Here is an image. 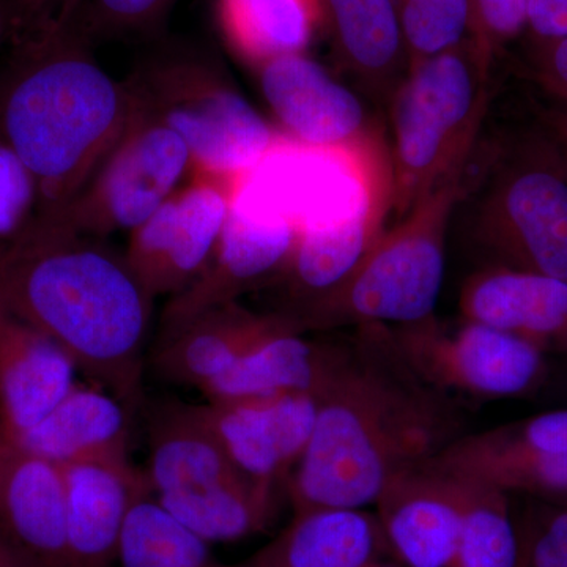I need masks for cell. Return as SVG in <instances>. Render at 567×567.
Here are the masks:
<instances>
[{
    "instance_id": "cell-13",
    "label": "cell",
    "mask_w": 567,
    "mask_h": 567,
    "mask_svg": "<svg viewBox=\"0 0 567 567\" xmlns=\"http://www.w3.org/2000/svg\"><path fill=\"white\" fill-rule=\"evenodd\" d=\"M257 71L279 132L298 144L342 152L383 140L358 96L306 52L276 59Z\"/></svg>"
},
{
    "instance_id": "cell-40",
    "label": "cell",
    "mask_w": 567,
    "mask_h": 567,
    "mask_svg": "<svg viewBox=\"0 0 567 567\" xmlns=\"http://www.w3.org/2000/svg\"><path fill=\"white\" fill-rule=\"evenodd\" d=\"M547 130L567 134V110H550L544 114Z\"/></svg>"
},
{
    "instance_id": "cell-26",
    "label": "cell",
    "mask_w": 567,
    "mask_h": 567,
    "mask_svg": "<svg viewBox=\"0 0 567 567\" xmlns=\"http://www.w3.org/2000/svg\"><path fill=\"white\" fill-rule=\"evenodd\" d=\"M322 360L323 342L306 339L297 320L281 312L278 323L203 393L207 401L216 402L312 391L319 382Z\"/></svg>"
},
{
    "instance_id": "cell-5",
    "label": "cell",
    "mask_w": 567,
    "mask_h": 567,
    "mask_svg": "<svg viewBox=\"0 0 567 567\" xmlns=\"http://www.w3.org/2000/svg\"><path fill=\"white\" fill-rule=\"evenodd\" d=\"M492 63L466 39L406 70L393 96V213L399 219L466 169L488 104Z\"/></svg>"
},
{
    "instance_id": "cell-6",
    "label": "cell",
    "mask_w": 567,
    "mask_h": 567,
    "mask_svg": "<svg viewBox=\"0 0 567 567\" xmlns=\"http://www.w3.org/2000/svg\"><path fill=\"white\" fill-rule=\"evenodd\" d=\"M130 85L137 102L185 142L197 177L238 185L286 144V134L200 55H164Z\"/></svg>"
},
{
    "instance_id": "cell-24",
    "label": "cell",
    "mask_w": 567,
    "mask_h": 567,
    "mask_svg": "<svg viewBox=\"0 0 567 567\" xmlns=\"http://www.w3.org/2000/svg\"><path fill=\"white\" fill-rule=\"evenodd\" d=\"M132 410L110 391L76 383L17 445L65 466L128 457Z\"/></svg>"
},
{
    "instance_id": "cell-1",
    "label": "cell",
    "mask_w": 567,
    "mask_h": 567,
    "mask_svg": "<svg viewBox=\"0 0 567 567\" xmlns=\"http://www.w3.org/2000/svg\"><path fill=\"white\" fill-rule=\"evenodd\" d=\"M311 442L287 483L293 513L374 506L391 480L429 464L461 431L454 398L417 374L391 327L323 342Z\"/></svg>"
},
{
    "instance_id": "cell-22",
    "label": "cell",
    "mask_w": 567,
    "mask_h": 567,
    "mask_svg": "<svg viewBox=\"0 0 567 567\" xmlns=\"http://www.w3.org/2000/svg\"><path fill=\"white\" fill-rule=\"evenodd\" d=\"M391 212L393 186H385L349 215L298 229L289 262L279 276L289 284L295 305L344 281L385 233Z\"/></svg>"
},
{
    "instance_id": "cell-14",
    "label": "cell",
    "mask_w": 567,
    "mask_h": 567,
    "mask_svg": "<svg viewBox=\"0 0 567 567\" xmlns=\"http://www.w3.org/2000/svg\"><path fill=\"white\" fill-rule=\"evenodd\" d=\"M204 409L238 472L287 494V483L315 432V391L208 401Z\"/></svg>"
},
{
    "instance_id": "cell-32",
    "label": "cell",
    "mask_w": 567,
    "mask_h": 567,
    "mask_svg": "<svg viewBox=\"0 0 567 567\" xmlns=\"http://www.w3.org/2000/svg\"><path fill=\"white\" fill-rule=\"evenodd\" d=\"M516 514L520 567H567V502L528 496Z\"/></svg>"
},
{
    "instance_id": "cell-35",
    "label": "cell",
    "mask_w": 567,
    "mask_h": 567,
    "mask_svg": "<svg viewBox=\"0 0 567 567\" xmlns=\"http://www.w3.org/2000/svg\"><path fill=\"white\" fill-rule=\"evenodd\" d=\"M35 210V182L20 156L0 140V240L20 234Z\"/></svg>"
},
{
    "instance_id": "cell-27",
    "label": "cell",
    "mask_w": 567,
    "mask_h": 567,
    "mask_svg": "<svg viewBox=\"0 0 567 567\" xmlns=\"http://www.w3.org/2000/svg\"><path fill=\"white\" fill-rule=\"evenodd\" d=\"M224 41L252 69L305 54L323 25L320 0H216Z\"/></svg>"
},
{
    "instance_id": "cell-4",
    "label": "cell",
    "mask_w": 567,
    "mask_h": 567,
    "mask_svg": "<svg viewBox=\"0 0 567 567\" xmlns=\"http://www.w3.org/2000/svg\"><path fill=\"white\" fill-rule=\"evenodd\" d=\"M465 171L447 178L380 235L344 281L284 312L305 333L363 324L406 327L434 316L445 279L447 233L465 192Z\"/></svg>"
},
{
    "instance_id": "cell-37",
    "label": "cell",
    "mask_w": 567,
    "mask_h": 567,
    "mask_svg": "<svg viewBox=\"0 0 567 567\" xmlns=\"http://www.w3.org/2000/svg\"><path fill=\"white\" fill-rule=\"evenodd\" d=\"M533 73L540 87L566 104L567 110V39L543 41Z\"/></svg>"
},
{
    "instance_id": "cell-18",
    "label": "cell",
    "mask_w": 567,
    "mask_h": 567,
    "mask_svg": "<svg viewBox=\"0 0 567 567\" xmlns=\"http://www.w3.org/2000/svg\"><path fill=\"white\" fill-rule=\"evenodd\" d=\"M73 358L0 305V439L17 442L76 385Z\"/></svg>"
},
{
    "instance_id": "cell-42",
    "label": "cell",
    "mask_w": 567,
    "mask_h": 567,
    "mask_svg": "<svg viewBox=\"0 0 567 567\" xmlns=\"http://www.w3.org/2000/svg\"><path fill=\"white\" fill-rule=\"evenodd\" d=\"M354 567H402L394 558L377 559V561L365 563V565Z\"/></svg>"
},
{
    "instance_id": "cell-38",
    "label": "cell",
    "mask_w": 567,
    "mask_h": 567,
    "mask_svg": "<svg viewBox=\"0 0 567 567\" xmlns=\"http://www.w3.org/2000/svg\"><path fill=\"white\" fill-rule=\"evenodd\" d=\"M525 28L540 41L567 39V0H528Z\"/></svg>"
},
{
    "instance_id": "cell-25",
    "label": "cell",
    "mask_w": 567,
    "mask_h": 567,
    "mask_svg": "<svg viewBox=\"0 0 567 567\" xmlns=\"http://www.w3.org/2000/svg\"><path fill=\"white\" fill-rule=\"evenodd\" d=\"M323 25L347 70L377 96L399 87L409 70L394 0H320Z\"/></svg>"
},
{
    "instance_id": "cell-23",
    "label": "cell",
    "mask_w": 567,
    "mask_h": 567,
    "mask_svg": "<svg viewBox=\"0 0 567 567\" xmlns=\"http://www.w3.org/2000/svg\"><path fill=\"white\" fill-rule=\"evenodd\" d=\"M393 558L374 511L353 507L293 513L292 522L244 567H354Z\"/></svg>"
},
{
    "instance_id": "cell-30",
    "label": "cell",
    "mask_w": 567,
    "mask_h": 567,
    "mask_svg": "<svg viewBox=\"0 0 567 567\" xmlns=\"http://www.w3.org/2000/svg\"><path fill=\"white\" fill-rule=\"evenodd\" d=\"M462 483L464 524L454 567H520V536L511 496L468 481Z\"/></svg>"
},
{
    "instance_id": "cell-34",
    "label": "cell",
    "mask_w": 567,
    "mask_h": 567,
    "mask_svg": "<svg viewBox=\"0 0 567 567\" xmlns=\"http://www.w3.org/2000/svg\"><path fill=\"white\" fill-rule=\"evenodd\" d=\"M87 0H9L14 48L71 31Z\"/></svg>"
},
{
    "instance_id": "cell-17",
    "label": "cell",
    "mask_w": 567,
    "mask_h": 567,
    "mask_svg": "<svg viewBox=\"0 0 567 567\" xmlns=\"http://www.w3.org/2000/svg\"><path fill=\"white\" fill-rule=\"evenodd\" d=\"M458 308L462 320L567 354V279L488 265L465 279Z\"/></svg>"
},
{
    "instance_id": "cell-28",
    "label": "cell",
    "mask_w": 567,
    "mask_h": 567,
    "mask_svg": "<svg viewBox=\"0 0 567 567\" xmlns=\"http://www.w3.org/2000/svg\"><path fill=\"white\" fill-rule=\"evenodd\" d=\"M282 488L237 476L193 494L155 498L183 527L207 543H233L270 527L278 513Z\"/></svg>"
},
{
    "instance_id": "cell-10",
    "label": "cell",
    "mask_w": 567,
    "mask_h": 567,
    "mask_svg": "<svg viewBox=\"0 0 567 567\" xmlns=\"http://www.w3.org/2000/svg\"><path fill=\"white\" fill-rule=\"evenodd\" d=\"M237 186L193 175L133 233L125 251L152 300L182 293L210 262L229 218Z\"/></svg>"
},
{
    "instance_id": "cell-33",
    "label": "cell",
    "mask_w": 567,
    "mask_h": 567,
    "mask_svg": "<svg viewBox=\"0 0 567 567\" xmlns=\"http://www.w3.org/2000/svg\"><path fill=\"white\" fill-rule=\"evenodd\" d=\"M175 0H87L74 31L92 37L133 35L155 29Z\"/></svg>"
},
{
    "instance_id": "cell-31",
    "label": "cell",
    "mask_w": 567,
    "mask_h": 567,
    "mask_svg": "<svg viewBox=\"0 0 567 567\" xmlns=\"http://www.w3.org/2000/svg\"><path fill=\"white\" fill-rule=\"evenodd\" d=\"M409 69L470 37L468 0H394Z\"/></svg>"
},
{
    "instance_id": "cell-21",
    "label": "cell",
    "mask_w": 567,
    "mask_h": 567,
    "mask_svg": "<svg viewBox=\"0 0 567 567\" xmlns=\"http://www.w3.org/2000/svg\"><path fill=\"white\" fill-rule=\"evenodd\" d=\"M281 312L257 315L245 306H219L162 333L156 371L177 385L205 388L226 375L257 339L278 323Z\"/></svg>"
},
{
    "instance_id": "cell-41",
    "label": "cell",
    "mask_w": 567,
    "mask_h": 567,
    "mask_svg": "<svg viewBox=\"0 0 567 567\" xmlns=\"http://www.w3.org/2000/svg\"><path fill=\"white\" fill-rule=\"evenodd\" d=\"M548 133H550V137H554L555 151L561 156L563 163H565L567 169V134L551 132V130H548Z\"/></svg>"
},
{
    "instance_id": "cell-3",
    "label": "cell",
    "mask_w": 567,
    "mask_h": 567,
    "mask_svg": "<svg viewBox=\"0 0 567 567\" xmlns=\"http://www.w3.org/2000/svg\"><path fill=\"white\" fill-rule=\"evenodd\" d=\"M74 29L14 48L0 87V140L37 188L33 218L58 216L91 181L132 121L130 82L96 63Z\"/></svg>"
},
{
    "instance_id": "cell-19",
    "label": "cell",
    "mask_w": 567,
    "mask_h": 567,
    "mask_svg": "<svg viewBox=\"0 0 567 567\" xmlns=\"http://www.w3.org/2000/svg\"><path fill=\"white\" fill-rule=\"evenodd\" d=\"M0 536L43 567H66L61 465L0 439Z\"/></svg>"
},
{
    "instance_id": "cell-39",
    "label": "cell",
    "mask_w": 567,
    "mask_h": 567,
    "mask_svg": "<svg viewBox=\"0 0 567 567\" xmlns=\"http://www.w3.org/2000/svg\"><path fill=\"white\" fill-rule=\"evenodd\" d=\"M0 567H43L28 554L0 536Z\"/></svg>"
},
{
    "instance_id": "cell-12",
    "label": "cell",
    "mask_w": 567,
    "mask_h": 567,
    "mask_svg": "<svg viewBox=\"0 0 567 567\" xmlns=\"http://www.w3.org/2000/svg\"><path fill=\"white\" fill-rule=\"evenodd\" d=\"M297 234V224L281 213L234 197L210 262L188 289L169 298L162 333L238 301L267 278H279L289 262Z\"/></svg>"
},
{
    "instance_id": "cell-36",
    "label": "cell",
    "mask_w": 567,
    "mask_h": 567,
    "mask_svg": "<svg viewBox=\"0 0 567 567\" xmlns=\"http://www.w3.org/2000/svg\"><path fill=\"white\" fill-rule=\"evenodd\" d=\"M470 39L488 62L527 24L528 0H468Z\"/></svg>"
},
{
    "instance_id": "cell-9",
    "label": "cell",
    "mask_w": 567,
    "mask_h": 567,
    "mask_svg": "<svg viewBox=\"0 0 567 567\" xmlns=\"http://www.w3.org/2000/svg\"><path fill=\"white\" fill-rule=\"evenodd\" d=\"M391 330L417 374L451 398H522L546 379L547 353L488 324L464 320L447 330L432 316Z\"/></svg>"
},
{
    "instance_id": "cell-7",
    "label": "cell",
    "mask_w": 567,
    "mask_h": 567,
    "mask_svg": "<svg viewBox=\"0 0 567 567\" xmlns=\"http://www.w3.org/2000/svg\"><path fill=\"white\" fill-rule=\"evenodd\" d=\"M186 173L192 158L185 142L136 99L132 121L91 181L58 216L35 219L100 240L133 233L177 192Z\"/></svg>"
},
{
    "instance_id": "cell-20",
    "label": "cell",
    "mask_w": 567,
    "mask_h": 567,
    "mask_svg": "<svg viewBox=\"0 0 567 567\" xmlns=\"http://www.w3.org/2000/svg\"><path fill=\"white\" fill-rule=\"evenodd\" d=\"M148 429L144 475L153 498L193 494L244 475L227 456L204 405L167 402Z\"/></svg>"
},
{
    "instance_id": "cell-2",
    "label": "cell",
    "mask_w": 567,
    "mask_h": 567,
    "mask_svg": "<svg viewBox=\"0 0 567 567\" xmlns=\"http://www.w3.org/2000/svg\"><path fill=\"white\" fill-rule=\"evenodd\" d=\"M0 305L54 339L95 385L140 406L153 300L125 254L33 218L0 240Z\"/></svg>"
},
{
    "instance_id": "cell-29",
    "label": "cell",
    "mask_w": 567,
    "mask_h": 567,
    "mask_svg": "<svg viewBox=\"0 0 567 567\" xmlns=\"http://www.w3.org/2000/svg\"><path fill=\"white\" fill-rule=\"evenodd\" d=\"M118 567H244L226 565L212 554L210 543L183 527L148 492L126 520L117 555Z\"/></svg>"
},
{
    "instance_id": "cell-16",
    "label": "cell",
    "mask_w": 567,
    "mask_h": 567,
    "mask_svg": "<svg viewBox=\"0 0 567 567\" xmlns=\"http://www.w3.org/2000/svg\"><path fill=\"white\" fill-rule=\"evenodd\" d=\"M66 484V567H112L134 505L147 495L130 457L62 466Z\"/></svg>"
},
{
    "instance_id": "cell-11",
    "label": "cell",
    "mask_w": 567,
    "mask_h": 567,
    "mask_svg": "<svg viewBox=\"0 0 567 567\" xmlns=\"http://www.w3.org/2000/svg\"><path fill=\"white\" fill-rule=\"evenodd\" d=\"M429 464L509 496L567 502V409L458 435Z\"/></svg>"
},
{
    "instance_id": "cell-8",
    "label": "cell",
    "mask_w": 567,
    "mask_h": 567,
    "mask_svg": "<svg viewBox=\"0 0 567 567\" xmlns=\"http://www.w3.org/2000/svg\"><path fill=\"white\" fill-rule=\"evenodd\" d=\"M475 244L492 265L567 279V169L561 156L514 159L477 204Z\"/></svg>"
},
{
    "instance_id": "cell-15",
    "label": "cell",
    "mask_w": 567,
    "mask_h": 567,
    "mask_svg": "<svg viewBox=\"0 0 567 567\" xmlns=\"http://www.w3.org/2000/svg\"><path fill=\"white\" fill-rule=\"evenodd\" d=\"M464 502V483L432 464L391 480L374 513L395 561L402 567H454Z\"/></svg>"
}]
</instances>
